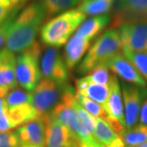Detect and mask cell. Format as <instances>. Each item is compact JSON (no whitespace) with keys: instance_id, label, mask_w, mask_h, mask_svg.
Segmentation results:
<instances>
[{"instance_id":"obj_1","label":"cell","mask_w":147,"mask_h":147,"mask_svg":"<svg viewBox=\"0 0 147 147\" xmlns=\"http://www.w3.org/2000/svg\"><path fill=\"white\" fill-rule=\"evenodd\" d=\"M46 16L38 2L27 6L11 21L6 38V48L13 53H21L31 47L36 42L37 35Z\"/></svg>"},{"instance_id":"obj_2","label":"cell","mask_w":147,"mask_h":147,"mask_svg":"<svg viewBox=\"0 0 147 147\" xmlns=\"http://www.w3.org/2000/svg\"><path fill=\"white\" fill-rule=\"evenodd\" d=\"M86 15L78 9L65 11L51 19L41 28L40 37L50 47H61L68 42L74 32L85 20Z\"/></svg>"},{"instance_id":"obj_3","label":"cell","mask_w":147,"mask_h":147,"mask_svg":"<svg viewBox=\"0 0 147 147\" xmlns=\"http://www.w3.org/2000/svg\"><path fill=\"white\" fill-rule=\"evenodd\" d=\"M122 52L118 30L110 29L102 34L90 47L78 67L79 74H88L98 65L105 63L110 58Z\"/></svg>"},{"instance_id":"obj_4","label":"cell","mask_w":147,"mask_h":147,"mask_svg":"<svg viewBox=\"0 0 147 147\" xmlns=\"http://www.w3.org/2000/svg\"><path fill=\"white\" fill-rule=\"evenodd\" d=\"M41 46L38 41L16 57V75L18 84L31 92L35 89L42 77L39 67Z\"/></svg>"},{"instance_id":"obj_5","label":"cell","mask_w":147,"mask_h":147,"mask_svg":"<svg viewBox=\"0 0 147 147\" xmlns=\"http://www.w3.org/2000/svg\"><path fill=\"white\" fill-rule=\"evenodd\" d=\"M74 98L75 96L73 88L66 84L62 88L61 100L55 105L51 112L57 120L68 127L69 130L78 138L79 142L92 139L94 137L90 136L85 131L74 107L73 101Z\"/></svg>"},{"instance_id":"obj_6","label":"cell","mask_w":147,"mask_h":147,"mask_svg":"<svg viewBox=\"0 0 147 147\" xmlns=\"http://www.w3.org/2000/svg\"><path fill=\"white\" fill-rule=\"evenodd\" d=\"M118 31L122 53H147V19L126 22Z\"/></svg>"},{"instance_id":"obj_7","label":"cell","mask_w":147,"mask_h":147,"mask_svg":"<svg viewBox=\"0 0 147 147\" xmlns=\"http://www.w3.org/2000/svg\"><path fill=\"white\" fill-rule=\"evenodd\" d=\"M110 94L103 107L106 116L105 119L114 128L117 134L122 137L126 131L125 119L123 113V103L120 84L115 75H112L110 84Z\"/></svg>"},{"instance_id":"obj_8","label":"cell","mask_w":147,"mask_h":147,"mask_svg":"<svg viewBox=\"0 0 147 147\" xmlns=\"http://www.w3.org/2000/svg\"><path fill=\"white\" fill-rule=\"evenodd\" d=\"M59 85L49 79H42L31 92L32 106L36 110L38 116L50 113L57 104L62 92Z\"/></svg>"},{"instance_id":"obj_9","label":"cell","mask_w":147,"mask_h":147,"mask_svg":"<svg viewBox=\"0 0 147 147\" xmlns=\"http://www.w3.org/2000/svg\"><path fill=\"white\" fill-rule=\"evenodd\" d=\"M68 67L56 47L47 48L41 60V73L44 79H49L63 88L69 79Z\"/></svg>"},{"instance_id":"obj_10","label":"cell","mask_w":147,"mask_h":147,"mask_svg":"<svg viewBox=\"0 0 147 147\" xmlns=\"http://www.w3.org/2000/svg\"><path fill=\"white\" fill-rule=\"evenodd\" d=\"M147 94V88H142L130 84L122 86V96L126 130L136 126L139 119L142 100Z\"/></svg>"},{"instance_id":"obj_11","label":"cell","mask_w":147,"mask_h":147,"mask_svg":"<svg viewBox=\"0 0 147 147\" xmlns=\"http://www.w3.org/2000/svg\"><path fill=\"white\" fill-rule=\"evenodd\" d=\"M112 26L147 19V0H116L114 4Z\"/></svg>"},{"instance_id":"obj_12","label":"cell","mask_w":147,"mask_h":147,"mask_svg":"<svg viewBox=\"0 0 147 147\" xmlns=\"http://www.w3.org/2000/svg\"><path fill=\"white\" fill-rule=\"evenodd\" d=\"M106 66L117 76L127 84L147 88V83L138 72L134 65L122 53H118L105 62Z\"/></svg>"},{"instance_id":"obj_13","label":"cell","mask_w":147,"mask_h":147,"mask_svg":"<svg viewBox=\"0 0 147 147\" xmlns=\"http://www.w3.org/2000/svg\"><path fill=\"white\" fill-rule=\"evenodd\" d=\"M42 118L45 122V147H65L73 139H78L52 112L42 115Z\"/></svg>"},{"instance_id":"obj_14","label":"cell","mask_w":147,"mask_h":147,"mask_svg":"<svg viewBox=\"0 0 147 147\" xmlns=\"http://www.w3.org/2000/svg\"><path fill=\"white\" fill-rule=\"evenodd\" d=\"M16 133L20 145L45 146V122L42 116H38L20 127Z\"/></svg>"},{"instance_id":"obj_15","label":"cell","mask_w":147,"mask_h":147,"mask_svg":"<svg viewBox=\"0 0 147 147\" xmlns=\"http://www.w3.org/2000/svg\"><path fill=\"white\" fill-rule=\"evenodd\" d=\"M16 57L7 48L0 51V87H7L11 90L17 87L16 75Z\"/></svg>"},{"instance_id":"obj_16","label":"cell","mask_w":147,"mask_h":147,"mask_svg":"<svg viewBox=\"0 0 147 147\" xmlns=\"http://www.w3.org/2000/svg\"><path fill=\"white\" fill-rule=\"evenodd\" d=\"M91 40L74 34L65 44V62L69 69H73L83 58L90 47Z\"/></svg>"},{"instance_id":"obj_17","label":"cell","mask_w":147,"mask_h":147,"mask_svg":"<svg viewBox=\"0 0 147 147\" xmlns=\"http://www.w3.org/2000/svg\"><path fill=\"white\" fill-rule=\"evenodd\" d=\"M76 92L84 95L88 98L94 100L100 105H104L110 94V86L93 83L84 77L75 81Z\"/></svg>"},{"instance_id":"obj_18","label":"cell","mask_w":147,"mask_h":147,"mask_svg":"<svg viewBox=\"0 0 147 147\" xmlns=\"http://www.w3.org/2000/svg\"><path fill=\"white\" fill-rule=\"evenodd\" d=\"M111 17L108 14L96 16L87 19L80 25L76 30V34L89 40L93 39L100 32L104 30L110 23Z\"/></svg>"},{"instance_id":"obj_19","label":"cell","mask_w":147,"mask_h":147,"mask_svg":"<svg viewBox=\"0 0 147 147\" xmlns=\"http://www.w3.org/2000/svg\"><path fill=\"white\" fill-rule=\"evenodd\" d=\"M7 113L14 128L21 125L22 126L38 117L36 110L30 103L7 108Z\"/></svg>"},{"instance_id":"obj_20","label":"cell","mask_w":147,"mask_h":147,"mask_svg":"<svg viewBox=\"0 0 147 147\" xmlns=\"http://www.w3.org/2000/svg\"><path fill=\"white\" fill-rule=\"evenodd\" d=\"M116 0H85L77 8L84 15L90 16H100L108 13Z\"/></svg>"},{"instance_id":"obj_21","label":"cell","mask_w":147,"mask_h":147,"mask_svg":"<svg viewBox=\"0 0 147 147\" xmlns=\"http://www.w3.org/2000/svg\"><path fill=\"white\" fill-rule=\"evenodd\" d=\"M119 137L117 132L105 119L96 118L93 137L98 143L106 147Z\"/></svg>"},{"instance_id":"obj_22","label":"cell","mask_w":147,"mask_h":147,"mask_svg":"<svg viewBox=\"0 0 147 147\" xmlns=\"http://www.w3.org/2000/svg\"><path fill=\"white\" fill-rule=\"evenodd\" d=\"M124 143L128 146H137L147 142V126L139 124L127 129L122 135Z\"/></svg>"},{"instance_id":"obj_23","label":"cell","mask_w":147,"mask_h":147,"mask_svg":"<svg viewBox=\"0 0 147 147\" xmlns=\"http://www.w3.org/2000/svg\"><path fill=\"white\" fill-rule=\"evenodd\" d=\"M80 0H39L47 16H53L76 6Z\"/></svg>"},{"instance_id":"obj_24","label":"cell","mask_w":147,"mask_h":147,"mask_svg":"<svg viewBox=\"0 0 147 147\" xmlns=\"http://www.w3.org/2000/svg\"><path fill=\"white\" fill-rule=\"evenodd\" d=\"M74 96H75L76 100H78V102L89 113L90 115H92L95 118L105 119L106 113H105L103 105L88 98L87 96H85L84 95L79 92L75 91Z\"/></svg>"},{"instance_id":"obj_25","label":"cell","mask_w":147,"mask_h":147,"mask_svg":"<svg viewBox=\"0 0 147 147\" xmlns=\"http://www.w3.org/2000/svg\"><path fill=\"white\" fill-rule=\"evenodd\" d=\"M90 81L102 85H109L112 75L110 74L109 69L105 63L98 65L92 69L87 75Z\"/></svg>"},{"instance_id":"obj_26","label":"cell","mask_w":147,"mask_h":147,"mask_svg":"<svg viewBox=\"0 0 147 147\" xmlns=\"http://www.w3.org/2000/svg\"><path fill=\"white\" fill-rule=\"evenodd\" d=\"M26 103H31V92H27L21 89L11 91L5 98L7 108H11Z\"/></svg>"},{"instance_id":"obj_27","label":"cell","mask_w":147,"mask_h":147,"mask_svg":"<svg viewBox=\"0 0 147 147\" xmlns=\"http://www.w3.org/2000/svg\"><path fill=\"white\" fill-rule=\"evenodd\" d=\"M147 83V53H123Z\"/></svg>"},{"instance_id":"obj_28","label":"cell","mask_w":147,"mask_h":147,"mask_svg":"<svg viewBox=\"0 0 147 147\" xmlns=\"http://www.w3.org/2000/svg\"><path fill=\"white\" fill-rule=\"evenodd\" d=\"M20 141L16 131L0 132V147H19Z\"/></svg>"},{"instance_id":"obj_29","label":"cell","mask_w":147,"mask_h":147,"mask_svg":"<svg viewBox=\"0 0 147 147\" xmlns=\"http://www.w3.org/2000/svg\"><path fill=\"white\" fill-rule=\"evenodd\" d=\"M16 14H17V8H15L14 10H12L10 16H8L3 23L0 24V51L2 50V47H3V43L6 42V38H7L9 26H10L12 20L16 17Z\"/></svg>"},{"instance_id":"obj_30","label":"cell","mask_w":147,"mask_h":147,"mask_svg":"<svg viewBox=\"0 0 147 147\" xmlns=\"http://www.w3.org/2000/svg\"><path fill=\"white\" fill-rule=\"evenodd\" d=\"M12 10L9 0H0V24L10 16Z\"/></svg>"},{"instance_id":"obj_31","label":"cell","mask_w":147,"mask_h":147,"mask_svg":"<svg viewBox=\"0 0 147 147\" xmlns=\"http://www.w3.org/2000/svg\"><path fill=\"white\" fill-rule=\"evenodd\" d=\"M12 128H14V127L11 123L6 110L3 114L0 115V132L9 131Z\"/></svg>"},{"instance_id":"obj_32","label":"cell","mask_w":147,"mask_h":147,"mask_svg":"<svg viewBox=\"0 0 147 147\" xmlns=\"http://www.w3.org/2000/svg\"><path fill=\"white\" fill-rule=\"evenodd\" d=\"M139 120H140V124L147 126V99L144 100L142 103L140 110Z\"/></svg>"},{"instance_id":"obj_33","label":"cell","mask_w":147,"mask_h":147,"mask_svg":"<svg viewBox=\"0 0 147 147\" xmlns=\"http://www.w3.org/2000/svg\"><path fill=\"white\" fill-rule=\"evenodd\" d=\"M79 147H105L100 143L96 142L94 138L87 140V141H81L79 142Z\"/></svg>"},{"instance_id":"obj_34","label":"cell","mask_w":147,"mask_h":147,"mask_svg":"<svg viewBox=\"0 0 147 147\" xmlns=\"http://www.w3.org/2000/svg\"><path fill=\"white\" fill-rule=\"evenodd\" d=\"M125 145L126 144L124 143L123 138L121 137H117L115 140H114L108 146L106 147H125Z\"/></svg>"},{"instance_id":"obj_35","label":"cell","mask_w":147,"mask_h":147,"mask_svg":"<svg viewBox=\"0 0 147 147\" xmlns=\"http://www.w3.org/2000/svg\"><path fill=\"white\" fill-rule=\"evenodd\" d=\"M26 0H9L10 2L11 5V7L14 9V8H17L18 6L23 4Z\"/></svg>"},{"instance_id":"obj_36","label":"cell","mask_w":147,"mask_h":147,"mask_svg":"<svg viewBox=\"0 0 147 147\" xmlns=\"http://www.w3.org/2000/svg\"><path fill=\"white\" fill-rule=\"evenodd\" d=\"M7 110V106L5 104V99L0 96V115L3 114Z\"/></svg>"},{"instance_id":"obj_37","label":"cell","mask_w":147,"mask_h":147,"mask_svg":"<svg viewBox=\"0 0 147 147\" xmlns=\"http://www.w3.org/2000/svg\"><path fill=\"white\" fill-rule=\"evenodd\" d=\"M65 147H79V141L78 139H73Z\"/></svg>"},{"instance_id":"obj_38","label":"cell","mask_w":147,"mask_h":147,"mask_svg":"<svg viewBox=\"0 0 147 147\" xmlns=\"http://www.w3.org/2000/svg\"><path fill=\"white\" fill-rule=\"evenodd\" d=\"M19 147H45L40 146H34V145H20Z\"/></svg>"},{"instance_id":"obj_39","label":"cell","mask_w":147,"mask_h":147,"mask_svg":"<svg viewBox=\"0 0 147 147\" xmlns=\"http://www.w3.org/2000/svg\"><path fill=\"white\" fill-rule=\"evenodd\" d=\"M127 147H147V142L144 143V144H142V145L137 146H127Z\"/></svg>"},{"instance_id":"obj_40","label":"cell","mask_w":147,"mask_h":147,"mask_svg":"<svg viewBox=\"0 0 147 147\" xmlns=\"http://www.w3.org/2000/svg\"><path fill=\"white\" fill-rule=\"evenodd\" d=\"M84 1H85V0H84Z\"/></svg>"}]
</instances>
